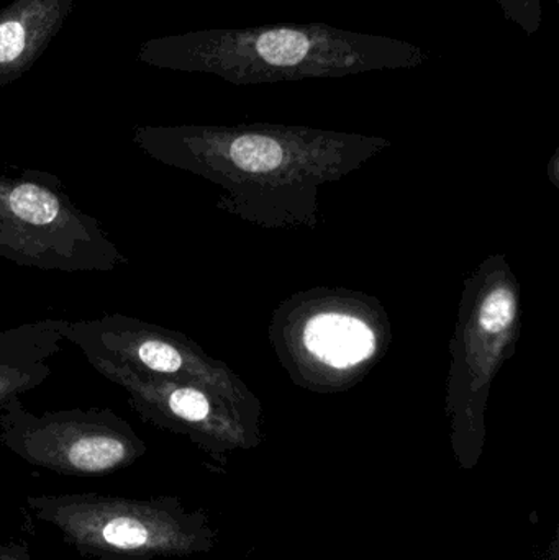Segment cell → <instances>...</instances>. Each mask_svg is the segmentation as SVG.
<instances>
[{
  "instance_id": "cell-1",
  "label": "cell",
  "mask_w": 559,
  "mask_h": 560,
  "mask_svg": "<svg viewBox=\"0 0 559 560\" xmlns=\"http://www.w3.org/2000/svg\"><path fill=\"white\" fill-rule=\"evenodd\" d=\"M140 59L158 68L206 72L249 85L414 69L426 65L430 52L406 39L328 23H278L151 39L141 46Z\"/></svg>"
},
{
  "instance_id": "cell-4",
  "label": "cell",
  "mask_w": 559,
  "mask_h": 560,
  "mask_svg": "<svg viewBox=\"0 0 559 560\" xmlns=\"http://www.w3.org/2000/svg\"><path fill=\"white\" fill-rule=\"evenodd\" d=\"M32 505L72 545L95 555L150 559L186 555L196 546L186 522L160 502L68 495L43 497L32 500Z\"/></svg>"
},
{
  "instance_id": "cell-7",
  "label": "cell",
  "mask_w": 559,
  "mask_h": 560,
  "mask_svg": "<svg viewBox=\"0 0 559 560\" xmlns=\"http://www.w3.org/2000/svg\"><path fill=\"white\" fill-rule=\"evenodd\" d=\"M305 346L331 368L345 369L374 351L373 331L366 323L347 315H318L305 328Z\"/></svg>"
},
{
  "instance_id": "cell-8",
  "label": "cell",
  "mask_w": 559,
  "mask_h": 560,
  "mask_svg": "<svg viewBox=\"0 0 559 560\" xmlns=\"http://www.w3.org/2000/svg\"><path fill=\"white\" fill-rule=\"evenodd\" d=\"M515 315V302L508 289H498L489 293L479 312V325L489 335H498L509 328Z\"/></svg>"
},
{
  "instance_id": "cell-6",
  "label": "cell",
  "mask_w": 559,
  "mask_h": 560,
  "mask_svg": "<svg viewBox=\"0 0 559 560\" xmlns=\"http://www.w3.org/2000/svg\"><path fill=\"white\" fill-rule=\"evenodd\" d=\"M65 322L36 319L0 331V408L51 375L49 362L61 351Z\"/></svg>"
},
{
  "instance_id": "cell-3",
  "label": "cell",
  "mask_w": 559,
  "mask_h": 560,
  "mask_svg": "<svg viewBox=\"0 0 559 560\" xmlns=\"http://www.w3.org/2000/svg\"><path fill=\"white\" fill-rule=\"evenodd\" d=\"M0 440L30 464L72 476H101L147 453L128 421L108 408L35 415L19 397L0 408Z\"/></svg>"
},
{
  "instance_id": "cell-5",
  "label": "cell",
  "mask_w": 559,
  "mask_h": 560,
  "mask_svg": "<svg viewBox=\"0 0 559 560\" xmlns=\"http://www.w3.org/2000/svg\"><path fill=\"white\" fill-rule=\"evenodd\" d=\"M74 0H15L0 10V89L33 68Z\"/></svg>"
},
{
  "instance_id": "cell-2",
  "label": "cell",
  "mask_w": 559,
  "mask_h": 560,
  "mask_svg": "<svg viewBox=\"0 0 559 560\" xmlns=\"http://www.w3.org/2000/svg\"><path fill=\"white\" fill-rule=\"evenodd\" d=\"M0 258L39 271L112 272L128 265L97 219L55 174L0 173Z\"/></svg>"
},
{
  "instance_id": "cell-10",
  "label": "cell",
  "mask_w": 559,
  "mask_h": 560,
  "mask_svg": "<svg viewBox=\"0 0 559 560\" xmlns=\"http://www.w3.org/2000/svg\"><path fill=\"white\" fill-rule=\"evenodd\" d=\"M2 560H13V559H10V558H3Z\"/></svg>"
},
{
  "instance_id": "cell-9",
  "label": "cell",
  "mask_w": 559,
  "mask_h": 560,
  "mask_svg": "<svg viewBox=\"0 0 559 560\" xmlns=\"http://www.w3.org/2000/svg\"><path fill=\"white\" fill-rule=\"evenodd\" d=\"M505 20L514 23L528 38L540 32L544 23V0H496Z\"/></svg>"
}]
</instances>
